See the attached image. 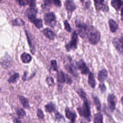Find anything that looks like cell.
Wrapping results in <instances>:
<instances>
[{"label":"cell","instance_id":"cell-1","mask_svg":"<svg viewBox=\"0 0 123 123\" xmlns=\"http://www.w3.org/2000/svg\"><path fill=\"white\" fill-rule=\"evenodd\" d=\"M83 99V104L77 108V111L81 117L89 122L91 121L90 104L86 97L84 98Z\"/></svg>","mask_w":123,"mask_h":123},{"label":"cell","instance_id":"cell-2","mask_svg":"<svg viewBox=\"0 0 123 123\" xmlns=\"http://www.w3.org/2000/svg\"><path fill=\"white\" fill-rule=\"evenodd\" d=\"M86 37L87 38L88 41L91 45H96L100 40L101 34L94 26L89 25Z\"/></svg>","mask_w":123,"mask_h":123},{"label":"cell","instance_id":"cell-3","mask_svg":"<svg viewBox=\"0 0 123 123\" xmlns=\"http://www.w3.org/2000/svg\"><path fill=\"white\" fill-rule=\"evenodd\" d=\"M75 26L77 28V34L83 38H86V37L87 32L89 27V25H87L85 23L76 20L75 22Z\"/></svg>","mask_w":123,"mask_h":123},{"label":"cell","instance_id":"cell-4","mask_svg":"<svg viewBox=\"0 0 123 123\" xmlns=\"http://www.w3.org/2000/svg\"><path fill=\"white\" fill-rule=\"evenodd\" d=\"M78 42V34L76 31H74L72 34L71 39L70 41L65 45V48L67 51L71 50H75L77 48Z\"/></svg>","mask_w":123,"mask_h":123},{"label":"cell","instance_id":"cell-5","mask_svg":"<svg viewBox=\"0 0 123 123\" xmlns=\"http://www.w3.org/2000/svg\"><path fill=\"white\" fill-rule=\"evenodd\" d=\"M112 43L116 51L120 54L123 55V35L119 37L114 38Z\"/></svg>","mask_w":123,"mask_h":123},{"label":"cell","instance_id":"cell-6","mask_svg":"<svg viewBox=\"0 0 123 123\" xmlns=\"http://www.w3.org/2000/svg\"><path fill=\"white\" fill-rule=\"evenodd\" d=\"M57 82L60 84L66 83L69 85H71L72 83V79L67 74H64L62 71H60L58 73L57 75Z\"/></svg>","mask_w":123,"mask_h":123},{"label":"cell","instance_id":"cell-7","mask_svg":"<svg viewBox=\"0 0 123 123\" xmlns=\"http://www.w3.org/2000/svg\"><path fill=\"white\" fill-rule=\"evenodd\" d=\"M96 10L97 11H102L103 12H108L109 11L108 4L105 3V0H93Z\"/></svg>","mask_w":123,"mask_h":123},{"label":"cell","instance_id":"cell-8","mask_svg":"<svg viewBox=\"0 0 123 123\" xmlns=\"http://www.w3.org/2000/svg\"><path fill=\"white\" fill-rule=\"evenodd\" d=\"M44 20L45 24L50 26H54L56 23L55 15L52 12L45 13L44 15Z\"/></svg>","mask_w":123,"mask_h":123},{"label":"cell","instance_id":"cell-9","mask_svg":"<svg viewBox=\"0 0 123 123\" xmlns=\"http://www.w3.org/2000/svg\"><path fill=\"white\" fill-rule=\"evenodd\" d=\"M107 102H108V107L110 111L113 112L116 108L117 99L115 95L114 94L111 93L108 95L107 97Z\"/></svg>","mask_w":123,"mask_h":123},{"label":"cell","instance_id":"cell-10","mask_svg":"<svg viewBox=\"0 0 123 123\" xmlns=\"http://www.w3.org/2000/svg\"><path fill=\"white\" fill-rule=\"evenodd\" d=\"M76 67L80 71L81 74L86 75L89 74L90 71L89 68L86 65L83 59H80L76 62Z\"/></svg>","mask_w":123,"mask_h":123},{"label":"cell","instance_id":"cell-11","mask_svg":"<svg viewBox=\"0 0 123 123\" xmlns=\"http://www.w3.org/2000/svg\"><path fill=\"white\" fill-rule=\"evenodd\" d=\"M64 5L68 14H71L76 9V5L73 0H66Z\"/></svg>","mask_w":123,"mask_h":123},{"label":"cell","instance_id":"cell-12","mask_svg":"<svg viewBox=\"0 0 123 123\" xmlns=\"http://www.w3.org/2000/svg\"><path fill=\"white\" fill-rule=\"evenodd\" d=\"M0 63L1 66L4 68H8L11 66L12 63V61L10 56L8 55H5V56L2 57L0 61Z\"/></svg>","mask_w":123,"mask_h":123},{"label":"cell","instance_id":"cell-13","mask_svg":"<svg viewBox=\"0 0 123 123\" xmlns=\"http://www.w3.org/2000/svg\"><path fill=\"white\" fill-rule=\"evenodd\" d=\"M108 71L104 68L99 70L98 73L97 79L100 83H103L108 77Z\"/></svg>","mask_w":123,"mask_h":123},{"label":"cell","instance_id":"cell-14","mask_svg":"<svg viewBox=\"0 0 123 123\" xmlns=\"http://www.w3.org/2000/svg\"><path fill=\"white\" fill-rule=\"evenodd\" d=\"M37 12V9L35 7H30L27 9L26 14L30 21L36 18Z\"/></svg>","mask_w":123,"mask_h":123},{"label":"cell","instance_id":"cell-15","mask_svg":"<svg viewBox=\"0 0 123 123\" xmlns=\"http://www.w3.org/2000/svg\"><path fill=\"white\" fill-rule=\"evenodd\" d=\"M108 24L110 31L112 33H115L119 28L117 23L113 19L111 18L108 20Z\"/></svg>","mask_w":123,"mask_h":123},{"label":"cell","instance_id":"cell-16","mask_svg":"<svg viewBox=\"0 0 123 123\" xmlns=\"http://www.w3.org/2000/svg\"><path fill=\"white\" fill-rule=\"evenodd\" d=\"M65 113L66 118L70 120L72 123H74L76 118V114L75 112L72 111L68 108H66L65 110Z\"/></svg>","mask_w":123,"mask_h":123},{"label":"cell","instance_id":"cell-17","mask_svg":"<svg viewBox=\"0 0 123 123\" xmlns=\"http://www.w3.org/2000/svg\"><path fill=\"white\" fill-rule=\"evenodd\" d=\"M111 5L116 11L118 12L123 6V0H111Z\"/></svg>","mask_w":123,"mask_h":123},{"label":"cell","instance_id":"cell-18","mask_svg":"<svg viewBox=\"0 0 123 123\" xmlns=\"http://www.w3.org/2000/svg\"><path fill=\"white\" fill-rule=\"evenodd\" d=\"M76 67L72 63H70L65 65V68L68 72L71 74L73 75L75 77L77 76V73L76 72Z\"/></svg>","mask_w":123,"mask_h":123},{"label":"cell","instance_id":"cell-19","mask_svg":"<svg viewBox=\"0 0 123 123\" xmlns=\"http://www.w3.org/2000/svg\"><path fill=\"white\" fill-rule=\"evenodd\" d=\"M92 98L93 99L94 103L96 107L97 111H100L101 108V102L100 101L99 98L97 95H94V94H92Z\"/></svg>","mask_w":123,"mask_h":123},{"label":"cell","instance_id":"cell-20","mask_svg":"<svg viewBox=\"0 0 123 123\" xmlns=\"http://www.w3.org/2000/svg\"><path fill=\"white\" fill-rule=\"evenodd\" d=\"M88 83L91 88H94L95 87L96 85V82L95 79L94 74L91 72H89L88 74Z\"/></svg>","mask_w":123,"mask_h":123},{"label":"cell","instance_id":"cell-21","mask_svg":"<svg viewBox=\"0 0 123 123\" xmlns=\"http://www.w3.org/2000/svg\"><path fill=\"white\" fill-rule=\"evenodd\" d=\"M43 33L44 35L46 36V37L50 40H53L55 38V35L54 33L49 28H46L44 29L43 31Z\"/></svg>","mask_w":123,"mask_h":123},{"label":"cell","instance_id":"cell-22","mask_svg":"<svg viewBox=\"0 0 123 123\" xmlns=\"http://www.w3.org/2000/svg\"><path fill=\"white\" fill-rule=\"evenodd\" d=\"M103 116L102 114L100 111H98V112L94 114L93 117V123H102Z\"/></svg>","mask_w":123,"mask_h":123},{"label":"cell","instance_id":"cell-23","mask_svg":"<svg viewBox=\"0 0 123 123\" xmlns=\"http://www.w3.org/2000/svg\"><path fill=\"white\" fill-rule=\"evenodd\" d=\"M21 59L23 62L27 63L31 61L32 57L30 54L27 53H23L21 56Z\"/></svg>","mask_w":123,"mask_h":123},{"label":"cell","instance_id":"cell-24","mask_svg":"<svg viewBox=\"0 0 123 123\" xmlns=\"http://www.w3.org/2000/svg\"><path fill=\"white\" fill-rule=\"evenodd\" d=\"M45 111L48 112H51L55 110V105L52 102L48 103L45 106Z\"/></svg>","mask_w":123,"mask_h":123},{"label":"cell","instance_id":"cell-25","mask_svg":"<svg viewBox=\"0 0 123 123\" xmlns=\"http://www.w3.org/2000/svg\"><path fill=\"white\" fill-rule=\"evenodd\" d=\"M30 21L33 23L35 26L38 28H40L43 26V23H42V20L40 19H37L36 18L30 20Z\"/></svg>","mask_w":123,"mask_h":123},{"label":"cell","instance_id":"cell-26","mask_svg":"<svg viewBox=\"0 0 123 123\" xmlns=\"http://www.w3.org/2000/svg\"><path fill=\"white\" fill-rule=\"evenodd\" d=\"M19 98L21 103H22V105L23 106V107L24 108H28L29 107V101L26 98H25V97H24L22 96H19Z\"/></svg>","mask_w":123,"mask_h":123},{"label":"cell","instance_id":"cell-27","mask_svg":"<svg viewBox=\"0 0 123 123\" xmlns=\"http://www.w3.org/2000/svg\"><path fill=\"white\" fill-rule=\"evenodd\" d=\"M12 24L14 26H23L25 25V23L22 19L18 18L12 20Z\"/></svg>","mask_w":123,"mask_h":123},{"label":"cell","instance_id":"cell-28","mask_svg":"<svg viewBox=\"0 0 123 123\" xmlns=\"http://www.w3.org/2000/svg\"><path fill=\"white\" fill-rule=\"evenodd\" d=\"M19 77V74L18 73H15L12 75H11L10 78L8 79V82L9 83H14L17 81V80Z\"/></svg>","mask_w":123,"mask_h":123},{"label":"cell","instance_id":"cell-29","mask_svg":"<svg viewBox=\"0 0 123 123\" xmlns=\"http://www.w3.org/2000/svg\"><path fill=\"white\" fill-rule=\"evenodd\" d=\"M26 37H27V40H28V44L29 45V46H30V50H31V52L33 54H34L35 52V45L33 44V43H32V40L30 39V38L28 34V33H27V32L26 31Z\"/></svg>","mask_w":123,"mask_h":123},{"label":"cell","instance_id":"cell-30","mask_svg":"<svg viewBox=\"0 0 123 123\" xmlns=\"http://www.w3.org/2000/svg\"><path fill=\"white\" fill-rule=\"evenodd\" d=\"M98 88L101 94L104 93L106 91V89H107L106 86L103 82L101 83L98 85Z\"/></svg>","mask_w":123,"mask_h":123},{"label":"cell","instance_id":"cell-31","mask_svg":"<svg viewBox=\"0 0 123 123\" xmlns=\"http://www.w3.org/2000/svg\"><path fill=\"white\" fill-rule=\"evenodd\" d=\"M77 93L78 94V95L79 96V97L82 98H84L85 97H86V92L84 91V90L82 89H79L78 90H77Z\"/></svg>","mask_w":123,"mask_h":123},{"label":"cell","instance_id":"cell-32","mask_svg":"<svg viewBox=\"0 0 123 123\" xmlns=\"http://www.w3.org/2000/svg\"><path fill=\"white\" fill-rule=\"evenodd\" d=\"M17 114L19 118H22L25 115V112L23 109H19L17 111Z\"/></svg>","mask_w":123,"mask_h":123},{"label":"cell","instance_id":"cell-33","mask_svg":"<svg viewBox=\"0 0 123 123\" xmlns=\"http://www.w3.org/2000/svg\"><path fill=\"white\" fill-rule=\"evenodd\" d=\"M64 28H65V29L68 31V32H71V30H72V29L70 27V25L68 22L67 20H64Z\"/></svg>","mask_w":123,"mask_h":123},{"label":"cell","instance_id":"cell-34","mask_svg":"<svg viewBox=\"0 0 123 123\" xmlns=\"http://www.w3.org/2000/svg\"><path fill=\"white\" fill-rule=\"evenodd\" d=\"M50 66L51 69L53 71H57V62L56 60H51L50 62Z\"/></svg>","mask_w":123,"mask_h":123},{"label":"cell","instance_id":"cell-35","mask_svg":"<svg viewBox=\"0 0 123 123\" xmlns=\"http://www.w3.org/2000/svg\"><path fill=\"white\" fill-rule=\"evenodd\" d=\"M46 82L49 86H52L54 85V80L50 76H48L47 77Z\"/></svg>","mask_w":123,"mask_h":123},{"label":"cell","instance_id":"cell-36","mask_svg":"<svg viewBox=\"0 0 123 123\" xmlns=\"http://www.w3.org/2000/svg\"><path fill=\"white\" fill-rule=\"evenodd\" d=\"M51 3L54 4L55 6L60 7L62 5V3L60 0H51Z\"/></svg>","mask_w":123,"mask_h":123},{"label":"cell","instance_id":"cell-37","mask_svg":"<svg viewBox=\"0 0 123 123\" xmlns=\"http://www.w3.org/2000/svg\"><path fill=\"white\" fill-rule=\"evenodd\" d=\"M55 119L56 120H58V121H61V120H64L63 117L57 111L55 113Z\"/></svg>","mask_w":123,"mask_h":123},{"label":"cell","instance_id":"cell-38","mask_svg":"<svg viewBox=\"0 0 123 123\" xmlns=\"http://www.w3.org/2000/svg\"><path fill=\"white\" fill-rule=\"evenodd\" d=\"M18 1L21 6H25L29 4V0H19Z\"/></svg>","mask_w":123,"mask_h":123},{"label":"cell","instance_id":"cell-39","mask_svg":"<svg viewBox=\"0 0 123 123\" xmlns=\"http://www.w3.org/2000/svg\"><path fill=\"white\" fill-rule=\"evenodd\" d=\"M37 116L39 119H43L44 118V114L41 110L38 109L37 111Z\"/></svg>","mask_w":123,"mask_h":123},{"label":"cell","instance_id":"cell-40","mask_svg":"<svg viewBox=\"0 0 123 123\" xmlns=\"http://www.w3.org/2000/svg\"><path fill=\"white\" fill-rule=\"evenodd\" d=\"M28 4L30 7H35L36 5V0H30Z\"/></svg>","mask_w":123,"mask_h":123},{"label":"cell","instance_id":"cell-41","mask_svg":"<svg viewBox=\"0 0 123 123\" xmlns=\"http://www.w3.org/2000/svg\"><path fill=\"white\" fill-rule=\"evenodd\" d=\"M51 4V0H44V4L45 6H49Z\"/></svg>","mask_w":123,"mask_h":123},{"label":"cell","instance_id":"cell-42","mask_svg":"<svg viewBox=\"0 0 123 123\" xmlns=\"http://www.w3.org/2000/svg\"><path fill=\"white\" fill-rule=\"evenodd\" d=\"M121 20L123 22V6L121 9Z\"/></svg>","mask_w":123,"mask_h":123},{"label":"cell","instance_id":"cell-43","mask_svg":"<svg viewBox=\"0 0 123 123\" xmlns=\"http://www.w3.org/2000/svg\"><path fill=\"white\" fill-rule=\"evenodd\" d=\"M121 103L122 104V106L123 107V96L121 98Z\"/></svg>","mask_w":123,"mask_h":123},{"label":"cell","instance_id":"cell-44","mask_svg":"<svg viewBox=\"0 0 123 123\" xmlns=\"http://www.w3.org/2000/svg\"><path fill=\"white\" fill-rule=\"evenodd\" d=\"M15 120H16V121H14V122H21V121H18V120H17V119H15Z\"/></svg>","mask_w":123,"mask_h":123},{"label":"cell","instance_id":"cell-45","mask_svg":"<svg viewBox=\"0 0 123 123\" xmlns=\"http://www.w3.org/2000/svg\"><path fill=\"white\" fill-rule=\"evenodd\" d=\"M79 1H80L81 2H82V3H83L84 1H85V0H79Z\"/></svg>","mask_w":123,"mask_h":123},{"label":"cell","instance_id":"cell-46","mask_svg":"<svg viewBox=\"0 0 123 123\" xmlns=\"http://www.w3.org/2000/svg\"><path fill=\"white\" fill-rule=\"evenodd\" d=\"M1 0H0V1H1Z\"/></svg>","mask_w":123,"mask_h":123},{"label":"cell","instance_id":"cell-47","mask_svg":"<svg viewBox=\"0 0 123 123\" xmlns=\"http://www.w3.org/2000/svg\"></svg>","mask_w":123,"mask_h":123}]
</instances>
